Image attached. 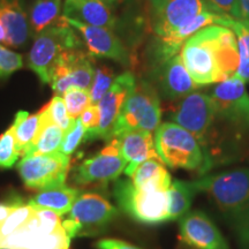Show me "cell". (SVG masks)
<instances>
[{
    "label": "cell",
    "mask_w": 249,
    "mask_h": 249,
    "mask_svg": "<svg viewBox=\"0 0 249 249\" xmlns=\"http://www.w3.org/2000/svg\"><path fill=\"white\" fill-rule=\"evenodd\" d=\"M23 66L22 57L0 45V79L8 77Z\"/></svg>",
    "instance_id": "836d02e7"
},
{
    "label": "cell",
    "mask_w": 249,
    "mask_h": 249,
    "mask_svg": "<svg viewBox=\"0 0 249 249\" xmlns=\"http://www.w3.org/2000/svg\"><path fill=\"white\" fill-rule=\"evenodd\" d=\"M132 178L136 188L147 191L167 192L171 186V176L161 160L151 158L143 161L134 171Z\"/></svg>",
    "instance_id": "44dd1931"
},
{
    "label": "cell",
    "mask_w": 249,
    "mask_h": 249,
    "mask_svg": "<svg viewBox=\"0 0 249 249\" xmlns=\"http://www.w3.org/2000/svg\"><path fill=\"white\" fill-rule=\"evenodd\" d=\"M152 29V65L180 53L182 45L198 30L216 24L218 15L205 0H149Z\"/></svg>",
    "instance_id": "6da1fadb"
},
{
    "label": "cell",
    "mask_w": 249,
    "mask_h": 249,
    "mask_svg": "<svg viewBox=\"0 0 249 249\" xmlns=\"http://www.w3.org/2000/svg\"><path fill=\"white\" fill-rule=\"evenodd\" d=\"M86 135V128L83 127L82 121L80 118H77L74 121L73 126L71 127L70 130H67L65 133L64 139H62L61 145H60V151L61 154L70 156L76 150L77 147L80 145V143L82 142V140L85 139Z\"/></svg>",
    "instance_id": "d6a6232c"
},
{
    "label": "cell",
    "mask_w": 249,
    "mask_h": 249,
    "mask_svg": "<svg viewBox=\"0 0 249 249\" xmlns=\"http://www.w3.org/2000/svg\"><path fill=\"white\" fill-rule=\"evenodd\" d=\"M64 15L80 22L113 30L116 17L103 0H65Z\"/></svg>",
    "instance_id": "d6986e66"
},
{
    "label": "cell",
    "mask_w": 249,
    "mask_h": 249,
    "mask_svg": "<svg viewBox=\"0 0 249 249\" xmlns=\"http://www.w3.org/2000/svg\"><path fill=\"white\" fill-rule=\"evenodd\" d=\"M34 213H35V210L29 204L27 205L22 203L18 205V208H15L11 214L6 218L5 222L0 225V241H2L11 234H13L20 227H22L24 224L29 222Z\"/></svg>",
    "instance_id": "83f0119b"
},
{
    "label": "cell",
    "mask_w": 249,
    "mask_h": 249,
    "mask_svg": "<svg viewBox=\"0 0 249 249\" xmlns=\"http://www.w3.org/2000/svg\"><path fill=\"white\" fill-rule=\"evenodd\" d=\"M65 18L71 27L80 31L91 55L112 59L124 66L129 65L130 57L128 51L111 29L90 26L66 17Z\"/></svg>",
    "instance_id": "2e32d148"
},
{
    "label": "cell",
    "mask_w": 249,
    "mask_h": 249,
    "mask_svg": "<svg viewBox=\"0 0 249 249\" xmlns=\"http://www.w3.org/2000/svg\"><path fill=\"white\" fill-rule=\"evenodd\" d=\"M103 1H105L108 6L111 5H114V4H118V2H120L121 0H103Z\"/></svg>",
    "instance_id": "60d3db41"
},
{
    "label": "cell",
    "mask_w": 249,
    "mask_h": 249,
    "mask_svg": "<svg viewBox=\"0 0 249 249\" xmlns=\"http://www.w3.org/2000/svg\"><path fill=\"white\" fill-rule=\"evenodd\" d=\"M224 27L230 28L235 35L239 51V67L236 76L249 82V21L226 18Z\"/></svg>",
    "instance_id": "d4e9b609"
},
{
    "label": "cell",
    "mask_w": 249,
    "mask_h": 249,
    "mask_svg": "<svg viewBox=\"0 0 249 249\" xmlns=\"http://www.w3.org/2000/svg\"><path fill=\"white\" fill-rule=\"evenodd\" d=\"M114 197L124 213L145 224L169 222V194L163 191L136 188L129 180L123 179L113 187Z\"/></svg>",
    "instance_id": "52a82bcc"
},
{
    "label": "cell",
    "mask_w": 249,
    "mask_h": 249,
    "mask_svg": "<svg viewBox=\"0 0 249 249\" xmlns=\"http://www.w3.org/2000/svg\"><path fill=\"white\" fill-rule=\"evenodd\" d=\"M209 95L216 117L249 132V93L245 81L234 75L217 83Z\"/></svg>",
    "instance_id": "8fae6325"
},
{
    "label": "cell",
    "mask_w": 249,
    "mask_h": 249,
    "mask_svg": "<svg viewBox=\"0 0 249 249\" xmlns=\"http://www.w3.org/2000/svg\"><path fill=\"white\" fill-rule=\"evenodd\" d=\"M113 139H117L119 142L121 156L127 161L124 169L126 176L132 177L136 167L143 161L151 158L160 160L156 151L155 140L151 132L142 129L127 130Z\"/></svg>",
    "instance_id": "ac0fdd59"
},
{
    "label": "cell",
    "mask_w": 249,
    "mask_h": 249,
    "mask_svg": "<svg viewBox=\"0 0 249 249\" xmlns=\"http://www.w3.org/2000/svg\"><path fill=\"white\" fill-rule=\"evenodd\" d=\"M95 71L90 52L87 53L81 49L68 50L62 52L55 61L51 71L50 83L58 95H64L65 91L71 87L89 91Z\"/></svg>",
    "instance_id": "7c38bea8"
},
{
    "label": "cell",
    "mask_w": 249,
    "mask_h": 249,
    "mask_svg": "<svg viewBox=\"0 0 249 249\" xmlns=\"http://www.w3.org/2000/svg\"><path fill=\"white\" fill-rule=\"evenodd\" d=\"M80 119L82 121L83 127L86 128V135L85 139L88 138L89 135L95 132L96 128L98 127L99 124V110L98 107L95 104L89 105L85 111L81 113Z\"/></svg>",
    "instance_id": "d590c367"
},
{
    "label": "cell",
    "mask_w": 249,
    "mask_h": 249,
    "mask_svg": "<svg viewBox=\"0 0 249 249\" xmlns=\"http://www.w3.org/2000/svg\"><path fill=\"white\" fill-rule=\"evenodd\" d=\"M197 191L192 182L176 180L171 183L169 194V222L180 219L186 214L191 208L193 197Z\"/></svg>",
    "instance_id": "484cf974"
},
{
    "label": "cell",
    "mask_w": 249,
    "mask_h": 249,
    "mask_svg": "<svg viewBox=\"0 0 249 249\" xmlns=\"http://www.w3.org/2000/svg\"><path fill=\"white\" fill-rule=\"evenodd\" d=\"M40 111L48 117L50 121H52V123L60 127L65 133L71 129L74 121H75V119H71L68 116L64 98H61L60 96H54Z\"/></svg>",
    "instance_id": "f1b7e54d"
},
{
    "label": "cell",
    "mask_w": 249,
    "mask_h": 249,
    "mask_svg": "<svg viewBox=\"0 0 249 249\" xmlns=\"http://www.w3.org/2000/svg\"><path fill=\"white\" fill-rule=\"evenodd\" d=\"M64 102L66 105L68 116L71 119H77L89 105H91L88 90L71 87L64 93Z\"/></svg>",
    "instance_id": "4dcf8cb0"
},
{
    "label": "cell",
    "mask_w": 249,
    "mask_h": 249,
    "mask_svg": "<svg viewBox=\"0 0 249 249\" xmlns=\"http://www.w3.org/2000/svg\"><path fill=\"white\" fill-rule=\"evenodd\" d=\"M117 216L118 210L107 198L96 193H86L77 196L61 225L71 240L77 235L101 232Z\"/></svg>",
    "instance_id": "ba28073f"
},
{
    "label": "cell",
    "mask_w": 249,
    "mask_h": 249,
    "mask_svg": "<svg viewBox=\"0 0 249 249\" xmlns=\"http://www.w3.org/2000/svg\"><path fill=\"white\" fill-rule=\"evenodd\" d=\"M80 195L76 188L61 185L53 188L39 191L35 197L29 202L33 208H43L57 213L59 216H64L70 213L74 202Z\"/></svg>",
    "instance_id": "7402d4cb"
},
{
    "label": "cell",
    "mask_w": 249,
    "mask_h": 249,
    "mask_svg": "<svg viewBox=\"0 0 249 249\" xmlns=\"http://www.w3.org/2000/svg\"><path fill=\"white\" fill-rule=\"evenodd\" d=\"M81 40L65 17L37 35L28 54V66L38 75L43 83H50L51 71L62 52L81 49Z\"/></svg>",
    "instance_id": "5b68a950"
},
{
    "label": "cell",
    "mask_w": 249,
    "mask_h": 249,
    "mask_svg": "<svg viewBox=\"0 0 249 249\" xmlns=\"http://www.w3.org/2000/svg\"><path fill=\"white\" fill-rule=\"evenodd\" d=\"M18 156L13 129L8 128L0 136V169H9L17 163Z\"/></svg>",
    "instance_id": "1f68e13d"
},
{
    "label": "cell",
    "mask_w": 249,
    "mask_h": 249,
    "mask_svg": "<svg viewBox=\"0 0 249 249\" xmlns=\"http://www.w3.org/2000/svg\"><path fill=\"white\" fill-rule=\"evenodd\" d=\"M205 2L209 5L214 13L222 17L240 20L239 0H205Z\"/></svg>",
    "instance_id": "e575fe53"
},
{
    "label": "cell",
    "mask_w": 249,
    "mask_h": 249,
    "mask_svg": "<svg viewBox=\"0 0 249 249\" xmlns=\"http://www.w3.org/2000/svg\"><path fill=\"white\" fill-rule=\"evenodd\" d=\"M217 204L235 232L242 249H249V169H236L193 181Z\"/></svg>",
    "instance_id": "3957f363"
},
{
    "label": "cell",
    "mask_w": 249,
    "mask_h": 249,
    "mask_svg": "<svg viewBox=\"0 0 249 249\" xmlns=\"http://www.w3.org/2000/svg\"><path fill=\"white\" fill-rule=\"evenodd\" d=\"M116 77H114L113 71L107 66H99L95 71V76H93L92 85L89 89L90 101L91 104L97 105L101 99L104 97V95L111 88L112 83L114 82Z\"/></svg>",
    "instance_id": "f546056e"
},
{
    "label": "cell",
    "mask_w": 249,
    "mask_h": 249,
    "mask_svg": "<svg viewBox=\"0 0 249 249\" xmlns=\"http://www.w3.org/2000/svg\"><path fill=\"white\" fill-rule=\"evenodd\" d=\"M22 204V201L20 198H15L13 201L4 202V203H0V225L5 222L6 218L11 214L15 208H18V205Z\"/></svg>",
    "instance_id": "74e56055"
},
{
    "label": "cell",
    "mask_w": 249,
    "mask_h": 249,
    "mask_svg": "<svg viewBox=\"0 0 249 249\" xmlns=\"http://www.w3.org/2000/svg\"><path fill=\"white\" fill-rule=\"evenodd\" d=\"M155 148L164 164L172 169L200 171L211 167V160L192 133L174 123H164L155 133Z\"/></svg>",
    "instance_id": "277c9868"
},
{
    "label": "cell",
    "mask_w": 249,
    "mask_h": 249,
    "mask_svg": "<svg viewBox=\"0 0 249 249\" xmlns=\"http://www.w3.org/2000/svg\"><path fill=\"white\" fill-rule=\"evenodd\" d=\"M0 43L8 46V36H7V33H6L5 27L2 26L1 22H0Z\"/></svg>",
    "instance_id": "ab89813d"
},
{
    "label": "cell",
    "mask_w": 249,
    "mask_h": 249,
    "mask_svg": "<svg viewBox=\"0 0 249 249\" xmlns=\"http://www.w3.org/2000/svg\"><path fill=\"white\" fill-rule=\"evenodd\" d=\"M127 166V161L121 156L119 142L111 139L107 145L98 155L82 161L73 173V181L76 185L107 183L116 180Z\"/></svg>",
    "instance_id": "4fadbf2b"
},
{
    "label": "cell",
    "mask_w": 249,
    "mask_h": 249,
    "mask_svg": "<svg viewBox=\"0 0 249 249\" xmlns=\"http://www.w3.org/2000/svg\"><path fill=\"white\" fill-rule=\"evenodd\" d=\"M39 114L40 128L26 156L52 154V152H58L60 150L65 132L57 124L50 121L42 111H39Z\"/></svg>",
    "instance_id": "603a6c76"
},
{
    "label": "cell",
    "mask_w": 249,
    "mask_h": 249,
    "mask_svg": "<svg viewBox=\"0 0 249 249\" xmlns=\"http://www.w3.org/2000/svg\"><path fill=\"white\" fill-rule=\"evenodd\" d=\"M154 77L164 98L180 99L198 88L187 71L180 53L154 65Z\"/></svg>",
    "instance_id": "e0dca14e"
},
{
    "label": "cell",
    "mask_w": 249,
    "mask_h": 249,
    "mask_svg": "<svg viewBox=\"0 0 249 249\" xmlns=\"http://www.w3.org/2000/svg\"><path fill=\"white\" fill-rule=\"evenodd\" d=\"M95 246L97 249H140L117 239H104V240L98 241Z\"/></svg>",
    "instance_id": "8d00e7d4"
},
{
    "label": "cell",
    "mask_w": 249,
    "mask_h": 249,
    "mask_svg": "<svg viewBox=\"0 0 249 249\" xmlns=\"http://www.w3.org/2000/svg\"><path fill=\"white\" fill-rule=\"evenodd\" d=\"M183 64L197 87L217 85L236 75L239 51L230 28L213 24L198 30L180 50Z\"/></svg>",
    "instance_id": "7a4b0ae2"
},
{
    "label": "cell",
    "mask_w": 249,
    "mask_h": 249,
    "mask_svg": "<svg viewBox=\"0 0 249 249\" xmlns=\"http://www.w3.org/2000/svg\"><path fill=\"white\" fill-rule=\"evenodd\" d=\"M0 22L8 36V46L20 48L28 39L27 13L21 0H0Z\"/></svg>",
    "instance_id": "ffe728a7"
},
{
    "label": "cell",
    "mask_w": 249,
    "mask_h": 249,
    "mask_svg": "<svg viewBox=\"0 0 249 249\" xmlns=\"http://www.w3.org/2000/svg\"><path fill=\"white\" fill-rule=\"evenodd\" d=\"M135 83V76L130 71H124V74L116 77L111 88L97 104L99 110L98 127L86 140L90 141V140L102 139L108 141L111 139L114 124L119 117L124 101L128 97Z\"/></svg>",
    "instance_id": "5bb4252c"
},
{
    "label": "cell",
    "mask_w": 249,
    "mask_h": 249,
    "mask_svg": "<svg viewBox=\"0 0 249 249\" xmlns=\"http://www.w3.org/2000/svg\"><path fill=\"white\" fill-rule=\"evenodd\" d=\"M70 164V156L58 151L26 156L18 164V170L27 188L44 191L65 185Z\"/></svg>",
    "instance_id": "9c48e42d"
},
{
    "label": "cell",
    "mask_w": 249,
    "mask_h": 249,
    "mask_svg": "<svg viewBox=\"0 0 249 249\" xmlns=\"http://www.w3.org/2000/svg\"><path fill=\"white\" fill-rule=\"evenodd\" d=\"M40 128V114H30L26 111H18L12 124L15 143L20 156H26Z\"/></svg>",
    "instance_id": "cb8c5ba5"
},
{
    "label": "cell",
    "mask_w": 249,
    "mask_h": 249,
    "mask_svg": "<svg viewBox=\"0 0 249 249\" xmlns=\"http://www.w3.org/2000/svg\"><path fill=\"white\" fill-rule=\"evenodd\" d=\"M160 102L156 87L149 81H136L114 124L111 139L127 130L142 129L152 132L160 124Z\"/></svg>",
    "instance_id": "8992f818"
},
{
    "label": "cell",
    "mask_w": 249,
    "mask_h": 249,
    "mask_svg": "<svg viewBox=\"0 0 249 249\" xmlns=\"http://www.w3.org/2000/svg\"><path fill=\"white\" fill-rule=\"evenodd\" d=\"M239 9L241 20L249 21V0H239Z\"/></svg>",
    "instance_id": "f35d334b"
},
{
    "label": "cell",
    "mask_w": 249,
    "mask_h": 249,
    "mask_svg": "<svg viewBox=\"0 0 249 249\" xmlns=\"http://www.w3.org/2000/svg\"><path fill=\"white\" fill-rule=\"evenodd\" d=\"M180 238L195 249H230L214 223L202 211H188L180 218Z\"/></svg>",
    "instance_id": "9a60e30c"
},
{
    "label": "cell",
    "mask_w": 249,
    "mask_h": 249,
    "mask_svg": "<svg viewBox=\"0 0 249 249\" xmlns=\"http://www.w3.org/2000/svg\"><path fill=\"white\" fill-rule=\"evenodd\" d=\"M61 0H33L30 6V27L35 34L42 33L59 20Z\"/></svg>",
    "instance_id": "4316f807"
},
{
    "label": "cell",
    "mask_w": 249,
    "mask_h": 249,
    "mask_svg": "<svg viewBox=\"0 0 249 249\" xmlns=\"http://www.w3.org/2000/svg\"><path fill=\"white\" fill-rule=\"evenodd\" d=\"M170 118L172 123L179 124L195 136L210 160L207 154V145L216 113L209 93L193 91L180 98Z\"/></svg>",
    "instance_id": "30bf717a"
}]
</instances>
